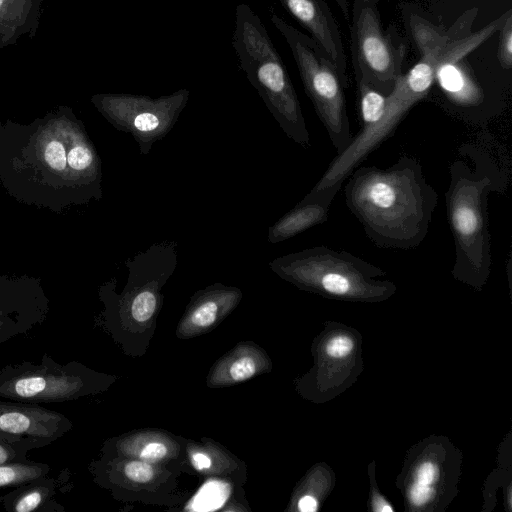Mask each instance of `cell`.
Listing matches in <instances>:
<instances>
[{"label": "cell", "mask_w": 512, "mask_h": 512, "mask_svg": "<svg viewBox=\"0 0 512 512\" xmlns=\"http://www.w3.org/2000/svg\"><path fill=\"white\" fill-rule=\"evenodd\" d=\"M0 179L15 197L54 210L102 198L101 159L83 123L60 106L29 125L7 122Z\"/></svg>", "instance_id": "cell-1"}, {"label": "cell", "mask_w": 512, "mask_h": 512, "mask_svg": "<svg viewBox=\"0 0 512 512\" xmlns=\"http://www.w3.org/2000/svg\"><path fill=\"white\" fill-rule=\"evenodd\" d=\"M348 177L345 203L374 245L408 250L421 244L438 194L416 158L403 155L386 169L358 166Z\"/></svg>", "instance_id": "cell-2"}, {"label": "cell", "mask_w": 512, "mask_h": 512, "mask_svg": "<svg viewBox=\"0 0 512 512\" xmlns=\"http://www.w3.org/2000/svg\"><path fill=\"white\" fill-rule=\"evenodd\" d=\"M458 152L461 158L449 167L445 193L455 245L452 273L462 281L481 284L492 264L488 199L492 192H504L507 178L495 158L478 145L465 144Z\"/></svg>", "instance_id": "cell-3"}, {"label": "cell", "mask_w": 512, "mask_h": 512, "mask_svg": "<svg viewBox=\"0 0 512 512\" xmlns=\"http://www.w3.org/2000/svg\"><path fill=\"white\" fill-rule=\"evenodd\" d=\"M232 46L250 84L284 133L304 148L311 145L297 93L264 24L241 3L235 9Z\"/></svg>", "instance_id": "cell-4"}, {"label": "cell", "mask_w": 512, "mask_h": 512, "mask_svg": "<svg viewBox=\"0 0 512 512\" xmlns=\"http://www.w3.org/2000/svg\"><path fill=\"white\" fill-rule=\"evenodd\" d=\"M271 22L287 42L298 68L304 90L324 125L336 155L352 141L343 77L324 50L309 35L297 30L277 14Z\"/></svg>", "instance_id": "cell-5"}, {"label": "cell", "mask_w": 512, "mask_h": 512, "mask_svg": "<svg viewBox=\"0 0 512 512\" xmlns=\"http://www.w3.org/2000/svg\"><path fill=\"white\" fill-rule=\"evenodd\" d=\"M269 266L283 279L334 296L389 288L388 284L373 280L384 274L379 267L352 253L325 245L277 257Z\"/></svg>", "instance_id": "cell-6"}, {"label": "cell", "mask_w": 512, "mask_h": 512, "mask_svg": "<svg viewBox=\"0 0 512 512\" xmlns=\"http://www.w3.org/2000/svg\"><path fill=\"white\" fill-rule=\"evenodd\" d=\"M378 4L353 0L350 49L356 81L387 96L403 74L406 46L394 26L383 29Z\"/></svg>", "instance_id": "cell-7"}, {"label": "cell", "mask_w": 512, "mask_h": 512, "mask_svg": "<svg viewBox=\"0 0 512 512\" xmlns=\"http://www.w3.org/2000/svg\"><path fill=\"white\" fill-rule=\"evenodd\" d=\"M103 377L79 362L59 364L48 354L36 364L22 361L0 368V397L25 403L76 400L99 391Z\"/></svg>", "instance_id": "cell-8"}, {"label": "cell", "mask_w": 512, "mask_h": 512, "mask_svg": "<svg viewBox=\"0 0 512 512\" xmlns=\"http://www.w3.org/2000/svg\"><path fill=\"white\" fill-rule=\"evenodd\" d=\"M189 96L190 91L186 88L158 98L98 93L91 97V103L114 128L132 135L140 153L146 156L153 144L172 130Z\"/></svg>", "instance_id": "cell-9"}, {"label": "cell", "mask_w": 512, "mask_h": 512, "mask_svg": "<svg viewBox=\"0 0 512 512\" xmlns=\"http://www.w3.org/2000/svg\"><path fill=\"white\" fill-rule=\"evenodd\" d=\"M72 426L65 415L40 404L0 401V436L11 442L43 448L68 433Z\"/></svg>", "instance_id": "cell-10"}, {"label": "cell", "mask_w": 512, "mask_h": 512, "mask_svg": "<svg viewBox=\"0 0 512 512\" xmlns=\"http://www.w3.org/2000/svg\"><path fill=\"white\" fill-rule=\"evenodd\" d=\"M48 299L32 281L0 278V344L42 324Z\"/></svg>", "instance_id": "cell-11"}, {"label": "cell", "mask_w": 512, "mask_h": 512, "mask_svg": "<svg viewBox=\"0 0 512 512\" xmlns=\"http://www.w3.org/2000/svg\"><path fill=\"white\" fill-rule=\"evenodd\" d=\"M286 11L304 27L346 77V56L340 30L325 0H279Z\"/></svg>", "instance_id": "cell-12"}, {"label": "cell", "mask_w": 512, "mask_h": 512, "mask_svg": "<svg viewBox=\"0 0 512 512\" xmlns=\"http://www.w3.org/2000/svg\"><path fill=\"white\" fill-rule=\"evenodd\" d=\"M241 296L238 288L218 283L197 292L182 322V328L191 335L211 327L237 305Z\"/></svg>", "instance_id": "cell-13"}, {"label": "cell", "mask_w": 512, "mask_h": 512, "mask_svg": "<svg viewBox=\"0 0 512 512\" xmlns=\"http://www.w3.org/2000/svg\"><path fill=\"white\" fill-rule=\"evenodd\" d=\"M57 490L58 481L45 475L11 489L0 504L8 512H63L55 499Z\"/></svg>", "instance_id": "cell-14"}, {"label": "cell", "mask_w": 512, "mask_h": 512, "mask_svg": "<svg viewBox=\"0 0 512 512\" xmlns=\"http://www.w3.org/2000/svg\"><path fill=\"white\" fill-rule=\"evenodd\" d=\"M43 0H0V49L27 36L35 37Z\"/></svg>", "instance_id": "cell-15"}, {"label": "cell", "mask_w": 512, "mask_h": 512, "mask_svg": "<svg viewBox=\"0 0 512 512\" xmlns=\"http://www.w3.org/2000/svg\"><path fill=\"white\" fill-rule=\"evenodd\" d=\"M332 201L333 199L330 197L302 199L293 209L269 227L268 241L276 244L326 222Z\"/></svg>", "instance_id": "cell-16"}, {"label": "cell", "mask_w": 512, "mask_h": 512, "mask_svg": "<svg viewBox=\"0 0 512 512\" xmlns=\"http://www.w3.org/2000/svg\"><path fill=\"white\" fill-rule=\"evenodd\" d=\"M50 466L46 463L25 461L0 465V490L13 489L35 478L48 475ZM2 496H0L1 502Z\"/></svg>", "instance_id": "cell-17"}, {"label": "cell", "mask_w": 512, "mask_h": 512, "mask_svg": "<svg viewBox=\"0 0 512 512\" xmlns=\"http://www.w3.org/2000/svg\"><path fill=\"white\" fill-rule=\"evenodd\" d=\"M261 363L254 351H242L228 358L221 367L222 382L237 383L245 381L260 371Z\"/></svg>", "instance_id": "cell-18"}, {"label": "cell", "mask_w": 512, "mask_h": 512, "mask_svg": "<svg viewBox=\"0 0 512 512\" xmlns=\"http://www.w3.org/2000/svg\"><path fill=\"white\" fill-rule=\"evenodd\" d=\"M499 31L497 59L503 69L512 68V13L507 16Z\"/></svg>", "instance_id": "cell-19"}, {"label": "cell", "mask_w": 512, "mask_h": 512, "mask_svg": "<svg viewBox=\"0 0 512 512\" xmlns=\"http://www.w3.org/2000/svg\"><path fill=\"white\" fill-rule=\"evenodd\" d=\"M226 498V489L225 487L217 482L208 483L201 489L195 497V504L198 506L195 509L198 510H207V509H215Z\"/></svg>", "instance_id": "cell-20"}, {"label": "cell", "mask_w": 512, "mask_h": 512, "mask_svg": "<svg viewBox=\"0 0 512 512\" xmlns=\"http://www.w3.org/2000/svg\"><path fill=\"white\" fill-rule=\"evenodd\" d=\"M32 449L29 444L11 442L0 436V465L28 461L27 453Z\"/></svg>", "instance_id": "cell-21"}, {"label": "cell", "mask_w": 512, "mask_h": 512, "mask_svg": "<svg viewBox=\"0 0 512 512\" xmlns=\"http://www.w3.org/2000/svg\"><path fill=\"white\" fill-rule=\"evenodd\" d=\"M123 473L132 481L145 483L154 477L155 471L150 462L140 459L125 463Z\"/></svg>", "instance_id": "cell-22"}, {"label": "cell", "mask_w": 512, "mask_h": 512, "mask_svg": "<svg viewBox=\"0 0 512 512\" xmlns=\"http://www.w3.org/2000/svg\"><path fill=\"white\" fill-rule=\"evenodd\" d=\"M135 453L141 460L155 462L168 455V447L162 441L151 440L137 448Z\"/></svg>", "instance_id": "cell-23"}, {"label": "cell", "mask_w": 512, "mask_h": 512, "mask_svg": "<svg viewBox=\"0 0 512 512\" xmlns=\"http://www.w3.org/2000/svg\"><path fill=\"white\" fill-rule=\"evenodd\" d=\"M353 340L345 335H338L331 338L326 345V352L330 357L342 358L347 356L353 349Z\"/></svg>", "instance_id": "cell-24"}, {"label": "cell", "mask_w": 512, "mask_h": 512, "mask_svg": "<svg viewBox=\"0 0 512 512\" xmlns=\"http://www.w3.org/2000/svg\"><path fill=\"white\" fill-rule=\"evenodd\" d=\"M433 488L430 485H423L414 483L409 488V500L416 506H421L427 503L433 496Z\"/></svg>", "instance_id": "cell-25"}, {"label": "cell", "mask_w": 512, "mask_h": 512, "mask_svg": "<svg viewBox=\"0 0 512 512\" xmlns=\"http://www.w3.org/2000/svg\"><path fill=\"white\" fill-rule=\"evenodd\" d=\"M438 477V469L432 462H424L418 466L415 482L423 485L433 484Z\"/></svg>", "instance_id": "cell-26"}, {"label": "cell", "mask_w": 512, "mask_h": 512, "mask_svg": "<svg viewBox=\"0 0 512 512\" xmlns=\"http://www.w3.org/2000/svg\"><path fill=\"white\" fill-rule=\"evenodd\" d=\"M192 463L194 467L199 470H207L211 467V459L203 453H194L191 456Z\"/></svg>", "instance_id": "cell-27"}, {"label": "cell", "mask_w": 512, "mask_h": 512, "mask_svg": "<svg viewBox=\"0 0 512 512\" xmlns=\"http://www.w3.org/2000/svg\"><path fill=\"white\" fill-rule=\"evenodd\" d=\"M317 506L316 499L310 495L303 496L298 502V509L302 512H315Z\"/></svg>", "instance_id": "cell-28"}]
</instances>
